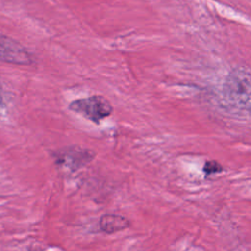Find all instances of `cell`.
Listing matches in <instances>:
<instances>
[{
	"mask_svg": "<svg viewBox=\"0 0 251 251\" xmlns=\"http://www.w3.org/2000/svg\"><path fill=\"white\" fill-rule=\"evenodd\" d=\"M99 226L102 231L106 233H114L127 228L130 226V222L126 217L120 215L105 214L100 218Z\"/></svg>",
	"mask_w": 251,
	"mask_h": 251,
	"instance_id": "cell-5",
	"label": "cell"
},
{
	"mask_svg": "<svg viewBox=\"0 0 251 251\" xmlns=\"http://www.w3.org/2000/svg\"><path fill=\"white\" fill-rule=\"evenodd\" d=\"M222 171H223L222 165L216 161H208L205 163L203 167V172L205 173L206 176L218 174V173H221Z\"/></svg>",
	"mask_w": 251,
	"mask_h": 251,
	"instance_id": "cell-6",
	"label": "cell"
},
{
	"mask_svg": "<svg viewBox=\"0 0 251 251\" xmlns=\"http://www.w3.org/2000/svg\"><path fill=\"white\" fill-rule=\"evenodd\" d=\"M69 108L94 124H99L113 111L110 102L101 95H92L75 100L69 105Z\"/></svg>",
	"mask_w": 251,
	"mask_h": 251,
	"instance_id": "cell-2",
	"label": "cell"
},
{
	"mask_svg": "<svg viewBox=\"0 0 251 251\" xmlns=\"http://www.w3.org/2000/svg\"><path fill=\"white\" fill-rule=\"evenodd\" d=\"M94 157V153L85 148L77 147H68L64 150L58 151L56 159L59 165L66 167L72 171H75L88 162H90Z\"/></svg>",
	"mask_w": 251,
	"mask_h": 251,
	"instance_id": "cell-4",
	"label": "cell"
},
{
	"mask_svg": "<svg viewBox=\"0 0 251 251\" xmlns=\"http://www.w3.org/2000/svg\"><path fill=\"white\" fill-rule=\"evenodd\" d=\"M223 92L227 103L251 112V74L246 70H232L225 79Z\"/></svg>",
	"mask_w": 251,
	"mask_h": 251,
	"instance_id": "cell-1",
	"label": "cell"
},
{
	"mask_svg": "<svg viewBox=\"0 0 251 251\" xmlns=\"http://www.w3.org/2000/svg\"><path fill=\"white\" fill-rule=\"evenodd\" d=\"M0 62L16 65H30L33 63V57L18 41L0 34Z\"/></svg>",
	"mask_w": 251,
	"mask_h": 251,
	"instance_id": "cell-3",
	"label": "cell"
},
{
	"mask_svg": "<svg viewBox=\"0 0 251 251\" xmlns=\"http://www.w3.org/2000/svg\"><path fill=\"white\" fill-rule=\"evenodd\" d=\"M1 104H2V95L0 93V106H1Z\"/></svg>",
	"mask_w": 251,
	"mask_h": 251,
	"instance_id": "cell-7",
	"label": "cell"
}]
</instances>
